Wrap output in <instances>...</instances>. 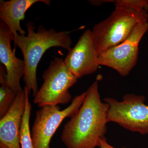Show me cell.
<instances>
[{
    "mask_svg": "<svg viewBox=\"0 0 148 148\" xmlns=\"http://www.w3.org/2000/svg\"><path fill=\"white\" fill-rule=\"evenodd\" d=\"M110 16L95 24L92 38L98 55L127 39L138 24L148 20L145 9L135 8L115 3Z\"/></svg>",
    "mask_w": 148,
    "mask_h": 148,
    "instance_id": "3957f363",
    "label": "cell"
},
{
    "mask_svg": "<svg viewBox=\"0 0 148 148\" xmlns=\"http://www.w3.org/2000/svg\"><path fill=\"white\" fill-rule=\"evenodd\" d=\"M86 91L75 97L66 109L61 110L58 106H44L36 112L31 130L35 148H51L50 143L56 131L66 118H71L82 106Z\"/></svg>",
    "mask_w": 148,
    "mask_h": 148,
    "instance_id": "8992f818",
    "label": "cell"
},
{
    "mask_svg": "<svg viewBox=\"0 0 148 148\" xmlns=\"http://www.w3.org/2000/svg\"><path fill=\"white\" fill-rule=\"evenodd\" d=\"M115 1H108V0H103V1H89V2L93 5L98 6L101 5L103 3H108V2H115Z\"/></svg>",
    "mask_w": 148,
    "mask_h": 148,
    "instance_id": "2e32d148",
    "label": "cell"
},
{
    "mask_svg": "<svg viewBox=\"0 0 148 148\" xmlns=\"http://www.w3.org/2000/svg\"><path fill=\"white\" fill-rule=\"evenodd\" d=\"M110 106L108 121L141 135L148 134V106L143 95L125 94L122 101L112 98L104 99Z\"/></svg>",
    "mask_w": 148,
    "mask_h": 148,
    "instance_id": "5b68a950",
    "label": "cell"
},
{
    "mask_svg": "<svg viewBox=\"0 0 148 148\" xmlns=\"http://www.w3.org/2000/svg\"><path fill=\"white\" fill-rule=\"evenodd\" d=\"M114 3L135 8H148L147 0H117Z\"/></svg>",
    "mask_w": 148,
    "mask_h": 148,
    "instance_id": "5bb4252c",
    "label": "cell"
},
{
    "mask_svg": "<svg viewBox=\"0 0 148 148\" xmlns=\"http://www.w3.org/2000/svg\"><path fill=\"white\" fill-rule=\"evenodd\" d=\"M24 90L26 95V106L20 129V145L21 148H35L32 141L30 127L32 105L29 101V94L27 88L24 87Z\"/></svg>",
    "mask_w": 148,
    "mask_h": 148,
    "instance_id": "4fadbf2b",
    "label": "cell"
},
{
    "mask_svg": "<svg viewBox=\"0 0 148 148\" xmlns=\"http://www.w3.org/2000/svg\"><path fill=\"white\" fill-rule=\"evenodd\" d=\"M86 93L82 106L63 128L61 139L67 148H95L105 138L110 106L101 101L98 81Z\"/></svg>",
    "mask_w": 148,
    "mask_h": 148,
    "instance_id": "6da1fadb",
    "label": "cell"
},
{
    "mask_svg": "<svg viewBox=\"0 0 148 148\" xmlns=\"http://www.w3.org/2000/svg\"><path fill=\"white\" fill-rule=\"evenodd\" d=\"M148 31V21L138 24L124 41L98 54L100 66L112 68L122 76L128 75L137 64L139 44Z\"/></svg>",
    "mask_w": 148,
    "mask_h": 148,
    "instance_id": "52a82bcc",
    "label": "cell"
},
{
    "mask_svg": "<svg viewBox=\"0 0 148 148\" xmlns=\"http://www.w3.org/2000/svg\"><path fill=\"white\" fill-rule=\"evenodd\" d=\"M99 147L100 148H116L110 145L107 142V140H106V138L101 139V141H100V146H99Z\"/></svg>",
    "mask_w": 148,
    "mask_h": 148,
    "instance_id": "9a60e30c",
    "label": "cell"
},
{
    "mask_svg": "<svg viewBox=\"0 0 148 148\" xmlns=\"http://www.w3.org/2000/svg\"><path fill=\"white\" fill-rule=\"evenodd\" d=\"M50 5L49 0H10L0 2L1 21L7 25L13 36L26 35V32L22 29L20 21L25 18V14L28 9L37 3Z\"/></svg>",
    "mask_w": 148,
    "mask_h": 148,
    "instance_id": "8fae6325",
    "label": "cell"
},
{
    "mask_svg": "<svg viewBox=\"0 0 148 148\" xmlns=\"http://www.w3.org/2000/svg\"><path fill=\"white\" fill-rule=\"evenodd\" d=\"M0 119L5 115L13 103L17 93L9 86L5 66L0 65Z\"/></svg>",
    "mask_w": 148,
    "mask_h": 148,
    "instance_id": "7c38bea8",
    "label": "cell"
},
{
    "mask_svg": "<svg viewBox=\"0 0 148 148\" xmlns=\"http://www.w3.org/2000/svg\"><path fill=\"white\" fill-rule=\"evenodd\" d=\"M25 106L24 89L17 93L10 109L0 119V143L8 148H21L20 129Z\"/></svg>",
    "mask_w": 148,
    "mask_h": 148,
    "instance_id": "30bf717a",
    "label": "cell"
},
{
    "mask_svg": "<svg viewBox=\"0 0 148 148\" xmlns=\"http://www.w3.org/2000/svg\"><path fill=\"white\" fill-rule=\"evenodd\" d=\"M64 61L68 69L78 79L97 71L100 65L92 31L87 29L82 35L75 45L69 51Z\"/></svg>",
    "mask_w": 148,
    "mask_h": 148,
    "instance_id": "ba28073f",
    "label": "cell"
},
{
    "mask_svg": "<svg viewBox=\"0 0 148 148\" xmlns=\"http://www.w3.org/2000/svg\"><path fill=\"white\" fill-rule=\"evenodd\" d=\"M0 148H8L5 146L4 145H3V144H1V143H0Z\"/></svg>",
    "mask_w": 148,
    "mask_h": 148,
    "instance_id": "e0dca14e",
    "label": "cell"
},
{
    "mask_svg": "<svg viewBox=\"0 0 148 148\" xmlns=\"http://www.w3.org/2000/svg\"><path fill=\"white\" fill-rule=\"evenodd\" d=\"M13 37L8 27L0 21V61L5 67L7 83L10 87L16 93L24 90L20 80L24 77L25 64L24 60L15 56L11 43Z\"/></svg>",
    "mask_w": 148,
    "mask_h": 148,
    "instance_id": "9c48e42d",
    "label": "cell"
},
{
    "mask_svg": "<svg viewBox=\"0 0 148 148\" xmlns=\"http://www.w3.org/2000/svg\"><path fill=\"white\" fill-rule=\"evenodd\" d=\"M27 34L13 36L14 48L20 49L24 57L25 69L23 80L30 94L31 91L35 97L39 90L36 76L37 67L42 56L50 48L60 47L69 51L71 49L72 41L70 32H57L51 28L47 30L40 25L35 32L34 23L26 24Z\"/></svg>",
    "mask_w": 148,
    "mask_h": 148,
    "instance_id": "7a4b0ae2",
    "label": "cell"
},
{
    "mask_svg": "<svg viewBox=\"0 0 148 148\" xmlns=\"http://www.w3.org/2000/svg\"><path fill=\"white\" fill-rule=\"evenodd\" d=\"M43 83L34 97V102L40 108L66 105L71 100L69 89L78 78L66 66L64 59L55 57L42 74Z\"/></svg>",
    "mask_w": 148,
    "mask_h": 148,
    "instance_id": "277c9868",
    "label": "cell"
}]
</instances>
